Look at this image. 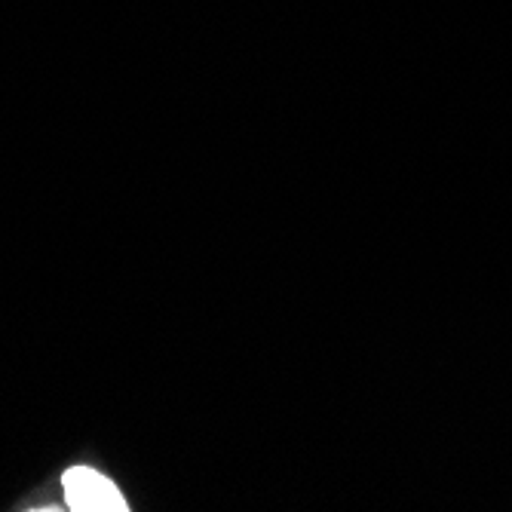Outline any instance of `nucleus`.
Segmentation results:
<instances>
[{
    "label": "nucleus",
    "mask_w": 512,
    "mask_h": 512,
    "mask_svg": "<svg viewBox=\"0 0 512 512\" xmlns=\"http://www.w3.org/2000/svg\"><path fill=\"white\" fill-rule=\"evenodd\" d=\"M65 497H68V506L80 512H123L126 509V500L114 488V482L86 467H74L65 473Z\"/></svg>",
    "instance_id": "obj_1"
}]
</instances>
